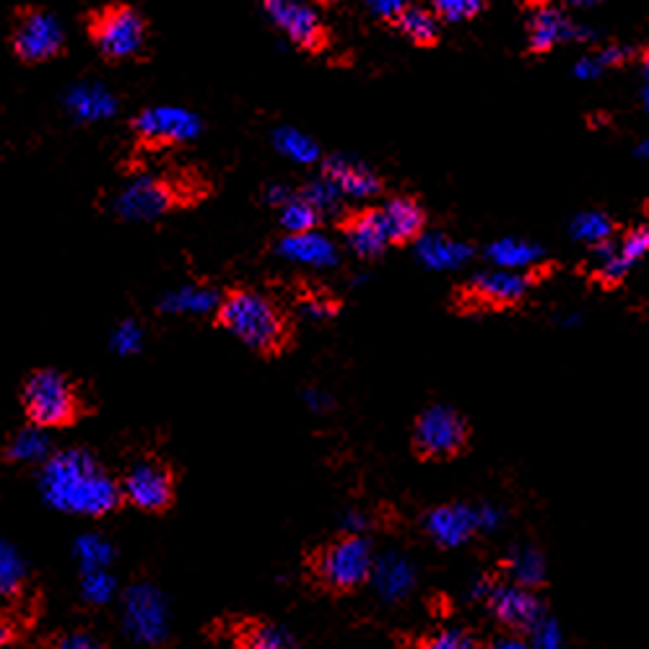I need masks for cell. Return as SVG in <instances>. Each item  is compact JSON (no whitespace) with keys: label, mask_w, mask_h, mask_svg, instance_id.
I'll return each instance as SVG.
<instances>
[{"label":"cell","mask_w":649,"mask_h":649,"mask_svg":"<svg viewBox=\"0 0 649 649\" xmlns=\"http://www.w3.org/2000/svg\"><path fill=\"white\" fill-rule=\"evenodd\" d=\"M42 494L55 510L101 518L122 504L120 481L86 450L52 452L42 463Z\"/></svg>","instance_id":"6da1fadb"},{"label":"cell","mask_w":649,"mask_h":649,"mask_svg":"<svg viewBox=\"0 0 649 649\" xmlns=\"http://www.w3.org/2000/svg\"><path fill=\"white\" fill-rule=\"evenodd\" d=\"M374 13L385 21H397L409 8V0H366Z\"/></svg>","instance_id":"bcb514c9"},{"label":"cell","mask_w":649,"mask_h":649,"mask_svg":"<svg viewBox=\"0 0 649 649\" xmlns=\"http://www.w3.org/2000/svg\"><path fill=\"white\" fill-rule=\"evenodd\" d=\"M81 592L91 606H105L109 603V598H112V592H115V580L109 577L107 569H91V572H86L83 577Z\"/></svg>","instance_id":"60d3db41"},{"label":"cell","mask_w":649,"mask_h":649,"mask_svg":"<svg viewBox=\"0 0 649 649\" xmlns=\"http://www.w3.org/2000/svg\"><path fill=\"white\" fill-rule=\"evenodd\" d=\"M468 444V424L450 405H432L416 419L413 448L426 460H450Z\"/></svg>","instance_id":"ba28073f"},{"label":"cell","mask_w":649,"mask_h":649,"mask_svg":"<svg viewBox=\"0 0 649 649\" xmlns=\"http://www.w3.org/2000/svg\"><path fill=\"white\" fill-rule=\"evenodd\" d=\"M11 50L16 58L29 62V66L58 58L66 50L60 21L42 8H19L13 16Z\"/></svg>","instance_id":"52a82bcc"},{"label":"cell","mask_w":649,"mask_h":649,"mask_svg":"<svg viewBox=\"0 0 649 649\" xmlns=\"http://www.w3.org/2000/svg\"><path fill=\"white\" fill-rule=\"evenodd\" d=\"M45 649H107L105 642H99L97 637L86 635V631H66V635L52 637Z\"/></svg>","instance_id":"b9f144b4"},{"label":"cell","mask_w":649,"mask_h":649,"mask_svg":"<svg viewBox=\"0 0 649 649\" xmlns=\"http://www.w3.org/2000/svg\"><path fill=\"white\" fill-rule=\"evenodd\" d=\"M27 582V561L11 543L0 541V598H16Z\"/></svg>","instance_id":"f546056e"},{"label":"cell","mask_w":649,"mask_h":649,"mask_svg":"<svg viewBox=\"0 0 649 649\" xmlns=\"http://www.w3.org/2000/svg\"><path fill=\"white\" fill-rule=\"evenodd\" d=\"M572 237L577 242H582V245H592V247H600L606 245V242L613 239V224L611 218L603 216V214H580L572 222Z\"/></svg>","instance_id":"d6a6232c"},{"label":"cell","mask_w":649,"mask_h":649,"mask_svg":"<svg viewBox=\"0 0 649 649\" xmlns=\"http://www.w3.org/2000/svg\"><path fill=\"white\" fill-rule=\"evenodd\" d=\"M491 649H530V645H528V639H522L518 635H504L491 645Z\"/></svg>","instance_id":"681fc988"},{"label":"cell","mask_w":649,"mask_h":649,"mask_svg":"<svg viewBox=\"0 0 649 649\" xmlns=\"http://www.w3.org/2000/svg\"><path fill=\"white\" fill-rule=\"evenodd\" d=\"M507 522V510L499 504H479V525H481V535H494L499 530L504 528Z\"/></svg>","instance_id":"ee69618b"},{"label":"cell","mask_w":649,"mask_h":649,"mask_svg":"<svg viewBox=\"0 0 649 649\" xmlns=\"http://www.w3.org/2000/svg\"><path fill=\"white\" fill-rule=\"evenodd\" d=\"M486 8V0H434V16L448 23L471 21Z\"/></svg>","instance_id":"f35d334b"},{"label":"cell","mask_w":649,"mask_h":649,"mask_svg":"<svg viewBox=\"0 0 649 649\" xmlns=\"http://www.w3.org/2000/svg\"><path fill=\"white\" fill-rule=\"evenodd\" d=\"M299 195L307 203H312V206H315L319 214H333V210H338L341 198H343V195L335 190V187L327 183L325 177L317 179V183H309Z\"/></svg>","instance_id":"ab89813d"},{"label":"cell","mask_w":649,"mask_h":649,"mask_svg":"<svg viewBox=\"0 0 649 649\" xmlns=\"http://www.w3.org/2000/svg\"><path fill=\"white\" fill-rule=\"evenodd\" d=\"M486 255L496 268L518 271V273H528L545 257L541 245H535V242H528V239H514V237L494 242V245L486 249Z\"/></svg>","instance_id":"d4e9b609"},{"label":"cell","mask_w":649,"mask_h":649,"mask_svg":"<svg viewBox=\"0 0 649 649\" xmlns=\"http://www.w3.org/2000/svg\"><path fill=\"white\" fill-rule=\"evenodd\" d=\"M395 23L419 47H432L440 39V19H436L434 11H426V8L409 6Z\"/></svg>","instance_id":"83f0119b"},{"label":"cell","mask_w":649,"mask_h":649,"mask_svg":"<svg viewBox=\"0 0 649 649\" xmlns=\"http://www.w3.org/2000/svg\"><path fill=\"white\" fill-rule=\"evenodd\" d=\"M132 132L140 148L161 151L169 146L190 144L200 136V117L183 107H154L144 109L132 120Z\"/></svg>","instance_id":"30bf717a"},{"label":"cell","mask_w":649,"mask_h":649,"mask_svg":"<svg viewBox=\"0 0 649 649\" xmlns=\"http://www.w3.org/2000/svg\"><path fill=\"white\" fill-rule=\"evenodd\" d=\"M21 405L31 426H73L86 413V403L76 382L58 370H37L23 380Z\"/></svg>","instance_id":"3957f363"},{"label":"cell","mask_w":649,"mask_h":649,"mask_svg":"<svg viewBox=\"0 0 649 649\" xmlns=\"http://www.w3.org/2000/svg\"><path fill=\"white\" fill-rule=\"evenodd\" d=\"M122 502L148 514L167 512L175 502V471L161 458H144L122 475Z\"/></svg>","instance_id":"9c48e42d"},{"label":"cell","mask_w":649,"mask_h":649,"mask_svg":"<svg viewBox=\"0 0 649 649\" xmlns=\"http://www.w3.org/2000/svg\"><path fill=\"white\" fill-rule=\"evenodd\" d=\"M496 580H491L489 574H475L471 582H468V598L475 600V603H486L491 588H494Z\"/></svg>","instance_id":"7dc6e473"},{"label":"cell","mask_w":649,"mask_h":649,"mask_svg":"<svg viewBox=\"0 0 649 649\" xmlns=\"http://www.w3.org/2000/svg\"><path fill=\"white\" fill-rule=\"evenodd\" d=\"M234 649H299L286 629L268 621H249L237 631Z\"/></svg>","instance_id":"484cf974"},{"label":"cell","mask_w":649,"mask_h":649,"mask_svg":"<svg viewBox=\"0 0 649 649\" xmlns=\"http://www.w3.org/2000/svg\"><path fill=\"white\" fill-rule=\"evenodd\" d=\"M374 549L366 535L343 533L325 545H319L309 561V572L319 588L331 592H351L372 580Z\"/></svg>","instance_id":"5b68a950"},{"label":"cell","mask_w":649,"mask_h":649,"mask_svg":"<svg viewBox=\"0 0 649 649\" xmlns=\"http://www.w3.org/2000/svg\"><path fill=\"white\" fill-rule=\"evenodd\" d=\"M504 572L510 582L535 590L545 580V557L533 543H514L504 557Z\"/></svg>","instance_id":"603a6c76"},{"label":"cell","mask_w":649,"mask_h":649,"mask_svg":"<svg viewBox=\"0 0 649 649\" xmlns=\"http://www.w3.org/2000/svg\"><path fill=\"white\" fill-rule=\"evenodd\" d=\"M11 637H13V629L8 627L6 621H0V649H3L8 642H11Z\"/></svg>","instance_id":"f907efd6"},{"label":"cell","mask_w":649,"mask_h":649,"mask_svg":"<svg viewBox=\"0 0 649 649\" xmlns=\"http://www.w3.org/2000/svg\"><path fill=\"white\" fill-rule=\"evenodd\" d=\"M317 3H323V6H333V3H343V0H317Z\"/></svg>","instance_id":"9f6ffc18"},{"label":"cell","mask_w":649,"mask_h":649,"mask_svg":"<svg viewBox=\"0 0 649 649\" xmlns=\"http://www.w3.org/2000/svg\"><path fill=\"white\" fill-rule=\"evenodd\" d=\"M645 105H647V109H649V86H647V91H645Z\"/></svg>","instance_id":"6f0895ef"},{"label":"cell","mask_w":649,"mask_h":649,"mask_svg":"<svg viewBox=\"0 0 649 649\" xmlns=\"http://www.w3.org/2000/svg\"><path fill=\"white\" fill-rule=\"evenodd\" d=\"M419 649H481V642L473 631L448 627L434 631V635H429L426 639H421Z\"/></svg>","instance_id":"d590c367"},{"label":"cell","mask_w":649,"mask_h":649,"mask_svg":"<svg viewBox=\"0 0 649 649\" xmlns=\"http://www.w3.org/2000/svg\"><path fill=\"white\" fill-rule=\"evenodd\" d=\"M421 528L440 549H460L471 538L481 535L479 504H442L432 507L421 518Z\"/></svg>","instance_id":"7c38bea8"},{"label":"cell","mask_w":649,"mask_h":649,"mask_svg":"<svg viewBox=\"0 0 649 649\" xmlns=\"http://www.w3.org/2000/svg\"><path fill=\"white\" fill-rule=\"evenodd\" d=\"M649 255V226L629 232L621 242H606L596 247V278L603 286H616L629 276V271Z\"/></svg>","instance_id":"5bb4252c"},{"label":"cell","mask_w":649,"mask_h":649,"mask_svg":"<svg viewBox=\"0 0 649 649\" xmlns=\"http://www.w3.org/2000/svg\"><path fill=\"white\" fill-rule=\"evenodd\" d=\"M377 210L390 247L411 245V242L421 239V234H424L426 214L413 198H390L387 203H382Z\"/></svg>","instance_id":"d6986e66"},{"label":"cell","mask_w":649,"mask_h":649,"mask_svg":"<svg viewBox=\"0 0 649 649\" xmlns=\"http://www.w3.org/2000/svg\"><path fill=\"white\" fill-rule=\"evenodd\" d=\"M530 649H567L564 629L553 616L543 613L533 629L528 631Z\"/></svg>","instance_id":"74e56055"},{"label":"cell","mask_w":649,"mask_h":649,"mask_svg":"<svg viewBox=\"0 0 649 649\" xmlns=\"http://www.w3.org/2000/svg\"><path fill=\"white\" fill-rule=\"evenodd\" d=\"M603 3V0H569V6H580V8H590Z\"/></svg>","instance_id":"816d5d0a"},{"label":"cell","mask_w":649,"mask_h":649,"mask_svg":"<svg viewBox=\"0 0 649 649\" xmlns=\"http://www.w3.org/2000/svg\"><path fill=\"white\" fill-rule=\"evenodd\" d=\"M125 621H128V631L138 642H161L164 635H167V611H164L159 592L148 588V584L132 588L128 600H125Z\"/></svg>","instance_id":"2e32d148"},{"label":"cell","mask_w":649,"mask_h":649,"mask_svg":"<svg viewBox=\"0 0 649 649\" xmlns=\"http://www.w3.org/2000/svg\"><path fill=\"white\" fill-rule=\"evenodd\" d=\"M319 218L323 214L302 198V195H294L292 200H286L284 206H281V226L288 234H307V232H315V226L319 224Z\"/></svg>","instance_id":"4dcf8cb0"},{"label":"cell","mask_w":649,"mask_h":649,"mask_svg":"<svg viewBox=\"0 0 649 649\" xmlns=\"http://www.w3.org/2000/svg\"><path fill=\"white\" fill-rule=\"evenodd\" d=\"M372 580L382 600L397 603V600L409 598L413 588H416V567H413L411 559L401 557V553H385L374 564Z\"/></svg>","instance_id":"44dd1931"},{"label":"cell","mask_w":649,"mask_h":649,"mask_svg":"<svg viewBox=\"0 0 649 649\" xmlns=\"http://www.w3.org/2000/svg\"><path fill=\"white\" fill-rule=\"evenodd\" d=\"M216 323L260 356H281L294 338L286 309L268 294L249 286H234L222 296Z\"/></svg>","instance_id":"7a4b0ae2"},{"label":"cell","mask_w":649,"mask_h":649,"mask_svg":"<svg viewBox=\"0 0 649 649\" xmlns=\"http://www.w3.org/2000/svg\"><path fill=\"white\" fill-rule=\"evenodd\" d=\"M629 50L627 47H606V50H600L596 55H588V58H582L580 62L574 66V76L580 78V81H592V78L603 76L608 68L613 66H621L623 60L629 58Z\"/></svg>","instance_id":"e575fe53"},{"label":"cell","mask_w":649,"mask_h":649,"mask_svg":"<svg viewBox=\"0 0 649 649\" xmlns=\"http://www.w3.org/2000/svg\"><path fill=\"white\" fill-rule=\"evenodd\" d=\"M218 296L216 292H208V288H183V292L171 294L167 302H164V309L169 312H193V315H206V312L218 307Z\"/></svg>","instance_id":"836d02e7"},{"label":"cell","mask_w":649,"mask_h":649,"mask_svg":"<svg viewBox=\"0 0 649 649\" xmlns=\"http://www.w3.org/2000/svg\"><path fill=\"white\" fill-rule=\"evenodd\" d=\"M338 226H341L343 237H346V242L356 255L380 257L390 247L387 234H385V229H382L377 208L351 210V214L341 218Z\"/></svg>","instance_id":"ffe728a7"},{"label":"cell","mask_w":649,"mask_h":649,"mask_svg":"<svg viewBox=\"0 0 649 649\" xmlns=\"http://www.w3.org/2000/svg\"><path fill=\"white\" fill-rule=\"evenodd\" d=\"M112 346H115L117 354H122V356L136 354L138 346H140V331H138V325L136 323H125V325L117 327Z\"/></svg>","instance_id":"f6af8a7d"},{"label":"cell","mask_w":649,"mask_h":649,"mask_svg":"<svg viewBox=\"0 0 649 649\" xmlns=\"http://www.w3.org/2000/svg\"><path fill=\"white\" fill-rule=\"evenodd\" d=\"M76 557L81 561L86 572H91V569H105L109 564V559H112V545L99 535H83L78 538L76 543Z\"/></svg>","instance_id":"8d00e7d4"},{"label":"cell","mask_w":649,"mask_h":649,"mask_svg":"<svg viewBox=\"0 0 649 649\" xmlns=\"http://www.w3.org/2000/svg\"><path fill=\"white\" fill-rule=\"evenodd\" d=\"M473 257V249L444 234H426L419 239V260L432 271H458Z\"/></svg>","instance_id":"cb8c5ba5"},{"label":"cell","mask_w":649,"mask_h":649,"mask_svg":"<svg viewBox=\"0 0 649 649\" xmlns=\"http://www.w3.org/2000/svg\"><path fill=\"white\" fill-rule=\"evenodd\" d=\"M370 528H372V518L362 510H351L346 512V518H343V530H346V533L364 535Z\"/></svg>","instance_id":"c3c4849f"},{"label":"cell","mask_w":649,"mask_h":649,"mask_svg":"<svg viewBox=\"0 0 649 649\" xmlns=\"http://www.w3.org/2000/svg\"><path fill=\"white\" fill-rule=\"evenodd\" d=\"M278 253L288 257V260L317 265V268H327V265H335V260H338L333 242L317 232L288 234V237L281 239Z\"/></svg>","instance_id":"7402d4cb"},{"label":"cell","mask_w":649,"mask_h":649,"mask_svg":"<svg viewBox=\"0 0 649 649\" xmlns=\"http://www.w3.org/2000/svg\"><path fill=\"white\" fill-rule=\"evenodd\" d=\"M637 156L639 159H649V140H642V144L637 146Z\"/></svg>","instance_id":"f5cc1de1"},{"label":"cell","mask_w":649,"mask_h":649,"mask_svg":"<svg viewBox=\"0 0 649 649\" xmlns=\"http://www.w3.org/2000/svg\"><path fill=\"white\" fill-rule=\"evenodd\" d=\"M592 39V31H588L580 23H574L564 11L559 8L543 6L538 8L533 19H530L528 42L533 52H549L561 42H588Z\"/></svg>","instance_id":"e0dca14e"},{"label":"cell","mask_w":649,"mask_h":649,"mask_svg":"<svg viewBox=\"0 0 649 649\" xmlns=\"http://www.w3.org/2000/svg\"><path fill=\"white\" fill-rule=\"evenodd\" d=\"M323 177L338 190L343 198L366 200L380 195L382 179L370 167L358 164L348 156H333L323 164Z\"/></svg>","instance_id":"ac0fdd59"},{"label":"cell","mask_w":649,"mask_h":649,"mask_svg":"<svg viewBox=\"0 0 649 649\" xmlns=\"http://www.w3.org/2000/svg\"><path fill=\"white\" fill-rule=\"evenodd\" d=\"M533 286V278L530 273H518V271H486V273H475L471 286H468V299H475L483 307H514V304L522 302Z\"/></svg>","instance_id":"9a60e30c"},{"label":"cell","mask_w":649,"mask_h":649,"mask_svg":"<svg viewBox=\"0 0 649 649\" xmlns=\"http://www.w3.org/2000/svg\"><path fill=\"white\" fill-rule=\"evenodd\" d=\"M206 195V185L195 183V177H148L140 175L115 195V214L130 222H151L169 214L171 208H183L198 203Z\"/></svg>","instance_id":"277c9868"},{"label":"cell","mask_w":649,"mask_h":649,"mask_svg":"<svg viewBox=\"0 0 649 649\" xmlns=\"http://www.w3.org/2000/svg\"><path fill=\"white\" fill-rule=\"evenodd\" d=\"M273 144H276L281 154L299 164H312V161H317V156H319V148L315 140L294 128H278L276 132H273Z\"/></svg>","instance_id":"1f68e13d"},{"label":"cell","mask_w":649,"mask_h":649,"mask_svg":"<svg viewBox=\"0 0 649 649\" xmlns=\"http://www.w3.org/2000/svg\"><path fill=\"white\" fill-rule=\"evenodd\" d=\"M302 307L312 319H331L341 309V304L327 294H307L302 299Z\"/></svg>","instance_id":"7bdbcfd3"},{"label":"cell","mask_w":649,"mask_h":649,"mask_svg":"<svg viewBox=\"0 0 649 649\" xmlns=\"http://www.w3.org/2000/svg\"><path fill=\"white\" fill-rule=\"evenodd\" d=\"M486 608L504 629L528 631L535 627L538 619L545 613L543 603L538 600L535 590L520 588L514 582H496L486 598Z\"/></svg>","instance_id":"4fadbf2b"},{"label":"cell","mask_w":649,"mask_h":649,"mask_svg":"<svg viewBox=\"0 0 649 649\" xmlns=\"http://www.w3.org/2000/svg\"><path fill=\"white\" fill-rule=\"evenodd\" d=\"M68 109L76 117H81V120H99V117L115 112V99L97 83L76 86L68 94Z\"/></svg>","instance_id":"4316f807"},{"label":"cell","mask_w":649,"mask_h":649,"mask_svg":"<svg viewBox=\"0 0 649 649\" xmlns=\"http://www.w3.org/2000/svg\"><path fill=\"white\" fill-rule=\"evenodd\" d=\"M642 68H645V73H647V78H649V50L642 55Z\"/></svg>","instance_id":"db71d44e"},{"label":"cell","mask_w":649,"mask_h":649,"mask_svg":"<svg viewBox=\"0 0 649 649\" xmlns=\"http://www.w3.org/2000/svg\"><path fill=\"white\" fill-rule=\"evenodd\" d=\"M260 6L299 50L319 55L331 47V31L309 0H260Z\"/></svg>","instance_id":"8fae6325"},{"label":"cell","mask_w":649,"mask_h":649,"mask_svg":"<svg viewBox=\"0 0 649 649\" xmlns=\"http://www.w3.org/2000/svg\"><path fill=\"white\" fill-rule=\"evenodd\" d=\"M530 3H535V6H541V8H543V6H551L553 0H530Z\"/></svg>","instance_id":"11a10c76"},{"label":"cell","mask_w":649,"mask_h":649,"mask_svg":"<svg viewBox=\"0 0 649 649\" xmlns=\"http://www.w3.org/2000/svg\"><path fill=\"white\" fill-rule=\"evenodd\" d=\"M47 429L29 426L19 432L11 440V448H8V458L19 460V463H45L50 452V436L45 434Z\"/></svg>","instance_id":"f1b7e54d"},{"label":"cell","mask_w":649,"mask_h":649,"mask_svg":"<svg viewBox=\"0 0 649 649\" xmlns=\"http://www.w3.org/2000/svg\"><path fill=\"white\" fill-rule=\"evenodd\" d=\"M86 31L107 60H136L146 52V19L128 3H107L89 13Z\"/></svg>","instance_id":"8992f818"}]
</instances>
